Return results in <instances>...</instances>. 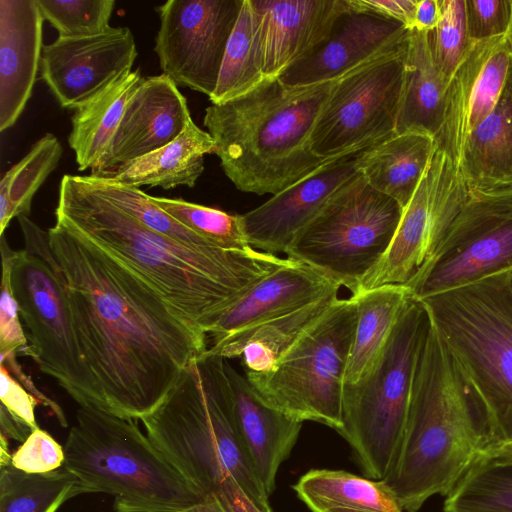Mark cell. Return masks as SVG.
<instances>
[{
	"label": "cell",
	"mask_w": 512,
	"mask_h": 512,
	"mask_svg": "<svg viewBox=\"0 0 512 512\" xmlns=\"http://www.w3.org/2000/svg\"><path fill=\"white\" fill-rule=\"evenodd\" d=\"M360 152L329 160L262 205L241 214L250 246L275 255L285 253L326 203L359 173Z\"/></svg>",
	"instance_id": "ac0fdd59"
},
{
	"label": "cell",
	"mask_w": 512,
	"mask_h": 512,
	"mask_svg": "<svg viewBox=\"0 0 512 512\" xmlns=\"http://www.w3.org/2000/svg\"><path fill=\"white\" fill-rule=\"evenodd\" d=\"M482 456L495 463H512V442L492 446Z\"/></svg>",
	"instance_id": "f907efd6"
},
{
	"label": "cell",
	"mask_w": 512,
	"mask_h": 512,
	"mask_svg": "<svg viewBox=\"0 0 512 512\" xmlns=\"http://www.w3.org/2000/svg\"><path fill=\"white\" fill-rule=\"evenodd\" d=\"M458 167L469 190L512 187V63L496 106L468 136Z\"/></svg>",
	"instance_id": "d4e9b609"
},
{
	"label": "cell",
	"mask_w": 512,
	"mask_h": 512,
	"mask_svg": "<svg viewBox=\"0 0 512 512\" xmlns=\"http://www.w3.org/2000/svg\"><path fill=\"white\" fill-rule=\"evenodd\" d=\"M403 208L359 173L296 238L286 256L328 275L354 295L388 249Z\"/></svg>",
	"instance_id": "8fae6325"
},
{
	"label": "cell",
	"mask_w": 512,
	"mask_h": 512,
	"mask_svg": "<svg viewBox=\"0 0 512 512\" xmlns=\"http://www.w3.org/2000/svg\"><path fill=\"white\" fill-rule=\"evenodd\" d=\"M357 321L344 375V384L366 377L379 361L403 311L414 298L405 285L389 284L360 292Z\"/></svg>",
	"instance_id": "f546056e"
},
{
	"label": "cell",
	"mask_w": 512,
	"mask_h": 512,
	"mask_svg": "<svg viewBox=\"0 0 512 512\" xmlns=\"http://www.w3.org/2000/svg\"><path fill=\"white\" fill-rule=\"evenodd\" d=\"M440 18L428 31L433 60L449 82L472 42L468 37L465 0H439Z\"/></svg>",
	"instance_id": "ab89813d"
},
{
	"label": "cell",
	"mask_w": 512,
	"mask_h": 512,
	"mask_svg": "<svg viewBox=\"0 0 512 512\" xmlns=\"http://www.w3.org/2000/svg\"><path fill=\"white\" fill-rule=\"evenodd\" d=\"M2 280L0 298V354L23 352L29 345L20 321L19 306L15 299L11 273L15 250L1 236Z\"/></svg>",
	"instance_id": "60d3db41"
},
{
	"label": "cell",
	"mask_w": 512,
	"mask_h": 512,
	"mask_svg": "<svg viewBox=\"0 0 512 512\" xmlns=\"http://www.w3.org/2000/svg\"><path fill=\"white\" fill-rule=\"evenodd\" d=\"M469 192L459 167L435 144L388 249L354 295L383 285L407 286L442 244Z\"/></svg>",
	"instance_id": "5bb4252c"
},
{
	"label": "cell",
	"mask_w": 512,
	"mask_h": 512,
	"mask_svg": "<svg viewBox=\"0 0 512 512\" xmlns=\"http://www.w3.org/2000/svg\"><path fill=\"white\" fill-rule=\"evenodd\" d=\"M151 199L181 224L221 249L248 251L252 248L239 214H229L179 198L151 196Z\"/></svg>",
	"instance_id": "74e56055"
},
{
	"label": "cell",
	"mask_w": 512,
	"mask_h": 512,
	"mask_svg": "<svg viewBox=\"0 0 512 512\" xmlns=\"http://www.w3.org/2000/svg\"><path fill=\"white\" fill-rule=\"evenodd\" d=\"M256 62L265 78L279 77L328 36L348 0H250Z\"/></svg>",
	"instance_id": "ffe728a7"
},
{
	"label": "cell",
	"mask_w": 512,
	"mask_h": 512,
	"mask_svg": "<svg viewBox=\"0 0 512 512\" xmlns=\"http://www.w3.org/2000/svg\"><path fill=\"white\" fill-rule=\"evenodd\" d=\"M42 17L58 37L80 38L98 35L111 26L114 0H37Z\"/></svg>",
	"instance_id": "f35d334b"
},
{
	"label": "cell",
	"mask_w": 512,
	"mask_h": 512,
	"mask_svg": "<svg viewBox=\"0 0 512 512\" xmlns=\"http://www.w3.org/2000/svg\"><path fill=\"white\" fill-rule=\"evenodd\" d=\"M289 258V257H288ZM341 284L324 272L289 258L243 293L219 317L208 335L212 343L248 332L332 293Z\"/></svg>",
	"instance_id": "7402d4cb"
},
{
	"label": "cell",
	"mask_w": 512,
	"mask_h": 512,
	"mask_svg": "<svg viewBox=\"0 0 512 512\" xmlns=\"http://www.w3.org/2000/svg\"><path fill=\"white\" fill-rule=\"evenodd\" d=\"M225 370L231 385L238 432L264 490L270 496L281 464L290 456L303 422L266 404L246 376L227 360Z\"/></svg>",
	"instance_id": "cb8c5ba5"
},
{
	"label": "cell",
	"mask_w": 512,
	"mask_h": 512,
	"mask_svg": "<svg viewBox=\"0 0 512 512\" xmlns=\"http://www.w3.org/2000/svg\"><path fill=\"white\" fill-rule=\"evenodd\" d=\"M137 420L80 407L64 444L63 467L87 494L114 497V512H225L192 484L139 428Z\"/></svg>",
	"instance_id": "8992f818"
},
{
	"label": "cell",
	"mask_w": 512,
	"mask_h": 512,
	"mask_svg": "<svg viewBox=\"0 0 512 512\" xmlns=\"http://www.w3.org/2000/svg\"><path fill=\"white\" fill-rule=\"evenodd\" d=\"M84 179L96 193L151 231L197 249L217 247L165 212L139 188L121 184L105 175L91 174Z\"/></svg>",
	"instance_id": "e575fe53"
},
{
	"label": "cell",
	"mask_w": 512,
	"mask_h": 512,
	"mask_svg": "<svg viewBox=\"0 0 512 512\" xmlns=\"http://www.w3.org/2000/svg\"><path fill=\"white\" fill-rule=\"evenodd\" d=\"M332 293L256 328L212 343L209 353L224 359L241 358L245 371L267 373L339 298Z\"/></svg>",
	"instance_id": "484cf974"
},
{
	"label": "cell",
	"mask_w": 512,
	"mask_h": 512,
	"mask_svg": "<svg viewBox=\"0 0 512 512\" xmlns=\"http://www.w3.org/2000/svg\"><path fill=\"white\" fill-rule=\"evenodd\" d=\"M439 18V0H418L414 29L419 31H431L438 24Z\"/></svg>",
	"instance_id": "c3c4849f"
},
{
	"label": "cell",
	"mask_w": 512,
	"mask_h": 512,
	"mask_svg": "<svg viewBox=\"0 0 512 512\" xmlns=\"http://www.w3.org/2000/svg\"><path fill=\"white\" fill-rule=\"evenodd\" d=\"M43 22L37 0H0V131L23 113L40 72Z\"/></svg>",
	"instance_id": "603a6c76"
},
{
	"label": "cell",
	"mask_w": 512,
	"mask_h": 512,
	"mask_svg": "<svg viewBox=\"0 0 512 512\" xmlns=\"http://www.w3.org/2000/svg\"><path fill=\"white\" fill-rule=\"evenodd\" d=\"M25 247L15 252L11 282L27 329L30 356L80 407L104 412L95 380L75 334L65 278L49 243L48 231L29 216L17 217Z\"/></svg>",
	"instance_id": "9c48e42d"
},
{
	"label": "cell",
	"mask_w": 512,
	"mask_h": 512,
	"mask_svg": "<svg viewBox=\"0 0 512 512\" xmlns=\"http://www.w3.org/2000/svg\"><path fill=\"white\" fill-rule=\"evenodd\" d=\"M1 434L15 441L23 443L33 431L23 422L11 416L3 407H0Z\"/></svg>",
	"instance_id": "681fc988"
},
{
	"label": "cell",
	"mask_w": 512,
	"mask_h": 512,
	"mask_svg": "<svg viewBox=\"0 0 512 512\" xmlns=\"http://www.w3.org/2000/svg\"><path fill=\"white\" fill-rule=\"evenodd\" d=\"M243 0H168L158 6L154 52L177 85L210 97Z\"/></svg>",
	"instance_id": "9a60e30c"
},
{
	"label": "cell",
	"mask_w": 512,
	"mask_h": 512,
	"mask_svg": "<svg viewBox=\"0 0 512 512\" xmlns=\"http://www.w3.org/2000/svg\"><path fill=\"white\" fill-rule=\"evenodd\" d=\"M8 438L1 434V445H0V467H6L11 465V457L12 454L9 452L8 448Z\"/></svg>",
	"instance_id": "816d5d0a"
},
{
	"label": "cell",
	"mask_w": 512,
	"mask_h": 512,
	"mask_svg": "<svg viewBox=\"0 0 512 512\" xmlns=\"http://www.w3.org/2000/svg\"><path fill=\"white\" fill-rule=\"evenodd\" d=\"M492 444L484 408L431 322L400 447L382 481L404 512H417L431 496H447Z\"/></svg>",
	"instance_id": "3957f363"
},
{
	"label": "cell",
	"mask_w": 512,
	"mask_h": 512,
	"mask_svg": "<svg viewBox=\"0 0 512 512\" xmlns=\"http://www.w3.org/2000/svg\"><path fill=\"white\" fill-rule=\"evenodd\" d=\"M506 38L510 44V47L512 49V16H511V21H510V25H509V28H508V31L506 33Z\"/></svg>",
	"instance_id": "f5cc1de1"
},
{
	"label": "cell",
	"mask_w": 512,
	"mask_h": 512,
	"mask_svg": "<svg viewBox=\"0 0 512 512\" xmlns=\"http://www.w3.org/2000/svg\"><path fill=\"white\" fill-rule=\"evenodd\" d=\"M407 45L364 63L338 80L312 132L315 155L335 159L396 134Z\"/></svg>",
	"instance_id": "7c38bea8"
},
{
	"label": "cell",
	"mask_w": 512,
	"mask_h": 512,
	"mask_svg": "<svg viewBox=\"0 0 512 512\" xmlns=\"http://www.w3.org/2000/svg\"><path fill=\"white\" fill-rule=\"evenodd\" d=\"M430 325L424 304L413 298L371 372L355 384L343 385V425L336 432L349 444L367 478L384 479L394 464Z\"/></svg>",
	"instance_id": "ba28073f"
},
{
	"label": "cell",
	"mask_w": 512,
	"mask_h": 512,
	"mask_svg": "<svg viewBox=\"0 0 512 512\" xmlns=\"http://www.w3.org/2000/svg\"><path fill=\"white\" fill-rule=\"evenodd\" d=\"M143 79L140 69L132 70L97 98L75 110L68 144L75 153L78 170L97 171L127 103Z\"/></svg>",
	"instance_id": "1f68e13d"
},
{
	"label": "cell",
	"mask_w": 512,
	"mask_h": 512,
	"mask_svg": "<svg viewBox=\"0 0 512 512\" xmlns=\"http://www.w3.org/2000/svg\"><path fill=\"white\" fill-rule=\"evenodd\" d=\"M0 365L5 366L11 375L39 401L40 405L48 408L56 416L57 421L62 427L68 426V421L62 408L39 390L31 377L23 371L16 359V352L0 354Z\"/></svg>",
	"instance_id": "bcb514c9"
},
{
	"label": "cell",
	"mask_w": 512,
	"mask_h": 512,
	"mask_svg": "<svg viewBox=\"0 0 512 512\" xmlns=\"http://www.w3.org/2000/svg\"><path fill=\"white\" fill-rule=\"evenodd\" d=\"M0 387V407L32 430L39 428L35 418L39 401L3 365H0Z\"/></svg>",
	"instance_id": "ee69618b"
},
{
	"label": "cell",
	"mask_w": 512,
	"mask_h": 512,
	"mask_svg": "<svg viewBox=\"0 0 512 512\" xmlns=\"http://www.w3.org/2000/svg\"><path fill=\"white\" fill-rule=\"evenodd\" d=\"M214 152L215 143L211 135L198 127L191 118L174 141L105 176L136 188H192L204 171V155Z\"/></svg>",
	"instance_id": "83f0119b"
},
{
	"label": "cell",
	"mask_w": 512,
	"mask_h": 512,
	"mask_svg": "<svg viewBox=\"0 0 512 512\" xmlns=\"http://www.w3.org/2000/svg\"><path fill=\"white\" fill-rule=\"evenodd\" d=\"M512 63L506 36L472 42L446 90L436 146L458 166L468 136L496 106Z\"/></svg>",
	"instance_id": "e0dca14e"
},
{
	"label": "cell",
	"mask_w": 512,
	"mask_h": 512,
	"mask_svg": "<svg viewBox=\"0 0 512 512\" xmlns=\"http://www.w3.org/2000/svg\"><path fill=\"white\" fill-rule=\"evenodd\" d=\"M82 494H87L84 484L65 467L43 474L12 465L0 469V512H57Z\"/></svg>",
	"instance_id": "d6a6232c"
},
{
	"label": "cell",
	"mask_w": 512,
	"mask_h": 512,
	"mask_svg": "<svg viewBox=\"0 0 512 512\" xmlns=\"http://www.w3.org/2000/svg\"><path fill=\"white\" fill-rule=\"evenodd\" d=\"M350 3L357 10L373 12L414 29L418 0H350Z\"/></svg>",
	"instance_id": "f6af8a7d"
},
{
	"label": "cell",
	"mask_w": 512,
	"mask_h": 512,
	"mask_svg": "<svg viewBox=\"0 0 512 512\" xmlns=\"http://www.w3.org/2000/svg\"><path fill=\"white\" fill-rule=\"evenodd\" d=\"M339 79L288 86L265 78L250 92L205 109L214 153L237 189L275 195L329 161L313 153L311 136Z\"/></svg>",
	"instance_id": "277c9868"
},
{
	"label": "cell",
	"mask_w": 512,
	"mask_h": 512,
	"mask_svg": "<svg viewBox=\"0 0 512 512\" xmlns=\"http://www.w3.org/2000/svg\"><path fill=\"white\" fill-rule=\"evenodd\" d=\"M435 150L431 135L408 131L362 150L358 167L367 183L404 209L421 182Z\"/></svg>",
	"instance_id": "4316f807"
},
{
	"label": "cell",
	"mask_w": 512,
	"mask_h": 512,
	"mask_svg": "<svg viewBox=\"0 0 512 512\" xmlns=\"http://www.w3.org/2000/svg\"><path fill=\"white\" fill-rule=\"evenodd\" d=\"M420 301L484 408L492 446L512 442V290L508 271Z\"/></svg>",
	"instance_id": "52a82bcc"
},
{
	"label": "cell",
	"mask_w": 512,
	"mask_h": 512,
	"mask_svg": "<svg viewBox=\"0 0 512 512\" xmlns=\"http://www.w3.org/2000/svg\"><path fill=\"white\" fill-rule=\"evenodd\" d=\"M59 223L146 281L183 320L207 335L220 315L289 258L251 248L197 249L160 235L66 174L55 210Z\"/></svg>",
	"instance_id": "7a4b0ae2"
},
{
	"label": "cell",
	"mask_w": 512,
	"mask_h": 512,
	"mask_svg": "<svg viewBox=\"0 0 512 512\" xmlns=\"http://www.w3.org/2000/svg\"><path fill=\"white\" fill-rule=\"evenodd\" d=\"M293 489L311 512H404L382 480L344 470L311 469Z\"/></svg>",
	"instance_id": "4dcf8cb0"
},
{
	"label": "cell",
	"mask_w": 512,
	"mask_h": 512,
	"mask_svg": "<svg viewBox=\"0 0 512 512\" xmlns=\"http://www.w3.org/2000/svg\"><path fill=\"white\" fill-rule=\"evenodd\" d=\"M512 269V187L470 190L442 244L407 285L417 300Z\"/></svg>",
	"instance_id": "4fadbf2b"
},
{
	"label": "cell",
	"mask_w": 512,
	"mask_h": 512,
	"mask_svg": "<svg viewBox=\"0 0 512 512\" xmlns=\"http://www.w3.org/2000/svg\"><path fill=\"white\" fill-rule=\"evenodd\" d=\"M191 119L187 100L164 73L145 77L127 103L107 153L94 175L118 167L174 141Z\"/></svg>",
	"instance_id": "44dd1931"
},
{
	"label": "cell",
	"mask_w": 512,
	"mask_h": 512,
	"mask_svg": "<svg viewBox=\"0 0 512 512\" xmlns=\"http://www.w3.org/2000/svg\"><path fill=\"white\" fill-rule=\"evenodd\" d=\"M223 357L206 351L190 362L161 404L141 419L146 434L192 484L214 496L233 478L261 510L269 496L243 447Z\"/></svg>",
	"instance_id": "5b68a950"
},
{
	"label": "cell",
	"mask_w": 512,
	"mask_h": 512,
	"mask_svg": "<svg viewBox=\"0 0 512 512\" xmlns=\"http://www.w3.org/2000/svg\"><path fill=\"white\" fill-rule=\"evenodd\" d=\"M63 154L62 145L46 133L0 181V236L13 218L29 216L38 189L56 169Z\"/></svg>",
	"instance_id": "836d02e7"
},
{
	"label": "cell",
	"mask_w": 512,
	"mask_h": 512,
	"mask_svg": "<svg viewBox=\"0 0 512 512\" xmlns=\"http://www.w3.org/2000/svg\"><path fill=\"white\" fill-rule=\"evenodd\" d=\"M138 52L128 27L44 45L40 74L62 108L78 109L127 76Z\"/></svg>",
	"instance_id": "2e32d148"
},
{
	"label": "cell",
	"mask_w": 512,
	"mask_h": 512,
	"mask_svg": "<svg viewBox=\"0 0 512 512\" xmlns=\"http://www.w3.org/2000/svg\"><path fill=\"white\" fill-rule=\"evenodd\" d=\"M444 512H512V463L481 456L446 496Z\"/></svg>",
	"instance_id": "d590c367"
},
{
	"label": "cell",
	"mask_w": 512,
	"mask_h": 512,
	"mask_svg": "<svg viewBox=\"0 0 512 512\" xmlns=\"http://www.w3.org/2000/svg\"><path fill=\"white\" fill-rule=\"evenodd\" d=\"M448 83L433 60L428 31L413 29L405 52L396 134L414 131L435 139L443 122Z\"/></svg>",
	"instance_id": "f1b7e54d"
},
{
	"label": "cell",
	"mask_w": 512,
	"mask_h": 512,
	"mask_svg": "<svg viewBox=\"0 0 512 512\" xmlns=\"http://www.w3.org/2000/svg\"><path fill=\"white\" fill-rule=\"evenodd\" d=\"M357 321V300L338 298L267 373L245 376L272 408L338 431L344 375Z\"/></svg>",
	"instance_id": "30bf717a"
},
{
	"label": "cell",
	"mask_w": 512,
	"mask_h": 512,
	"mask_svg": "<svg viewBox=\"0 0 512 512\" xmlns=\"http://www.w3.org/2000/svg\"><path fill=\"white\" fill-rule=\"evenodd\" d=\"M411 31L394 19L357 10L348 0L329 36L278 78L288 86L337 80L376 57L405 47Z\"/></svg>",
	"instance_id": "d6986e66"
},
{
	"label": "cell",
	"mask_w": 512,
	"mask_h": 512,
	"mask_svg": "<svg viewBox=\"0 0 512 512\" xmlns=\"http://www.w3.org/2000/svg\"><path fill=\"white\" fill-rule=\"evenodd\" d=\"M48 235L104 412L143 419L187 365L207 351L208 335L179 317L134 271L80 235L59 223Z\"/></svg>",
	"instance_id": "6da1fadb"
},
{
	"label": "cell",
	"mask_w": 512,
	"mask_h": 512,
	"mask_svg": "<svg viewBox=\"0 0 512 512\" xmlns=\"http://www.w3.org/2000/svg\"><path fill=\"white\" fill-rule=\"evenodd\" d=\"M215 497L225 512H273L271 508L261 510L256 507L233 478L220 484Z\"/></svg>",
	"instance_id": "7dc6e473"
},
{
	"label": "cell",
	"mask_w": 512,
	"mask_h": 512,
	"mask_svg": "<svg viewBox=\"0 0 512 512\" xmlns=\"http://www.w3.org/2000/svg\"><path fill=\"white\" fill-rule=\"evenodd\" d=\"M471 42L505 36L512 16V0H465Z\"/></svg>",
	"instance_id": "7bdbcfd3"
},
{
	"label": "cell",
	"mask_w": 512,
	"mask_h": 512,
	"mask_svg": "<svg viewBox=\"0 0 512 512\" xmlns=\"http://www.w3.org/2000/svg\"><path fill=\"white\" fill-rule=\"evenodd\" d=\"M65 462L64 446L40 427L12 453L11 465L30 474H43L58 470Z\"/></svg>",
	"instance_id": "b9f144b4"
},
{
	"label": "cell",
	"mask_w": 512,
	"mask_h": 512,
	"mask_svg": "<svg viewBox=\"0 0 512 512\" xmlns=\"http://www.w3.org/2000/svg\"><path fill=\"white\" fill-rule=\"evenodd\" d=\"M508 280H509L510 288L512 290V269L508 270Z\"/></svg>",
	"instance_id": "db71d44e"
},
{
	"label": "cell",
	"mask_w": 512,
	"mask_h": 512,
	"mask_svg": "<svg viewBox=\"0 0 512 512\" xmlns=\"http://www.w3.org/2000/svg\"><path fill=\"white\" fill-rule=\"evenodd\" d=\"M264 79L256 62L252 7L250 0H243L226 46L216 88L209 100L212 104L233 100L250 92Z\"/></svg>",
	"instance_id": "8d00e7d4"
}]
</instances>
